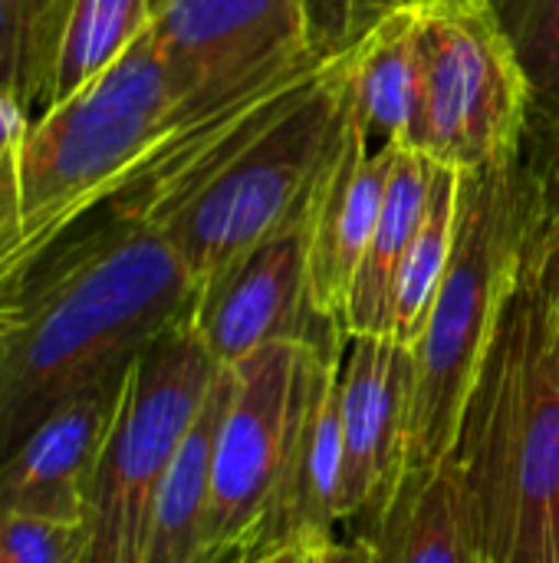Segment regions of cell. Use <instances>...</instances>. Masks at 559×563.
I'll list each match as a JSON object with an SVG mask.
<instances>
[{"label":"cell","instance_id":"6da1fadb","mask_svg":"<svg viewBox=\"0 0 559 563\" xmlns=\"http://www.w3.org/2000/svg\"><path fill=\"white\" fill-rule=\"evenodd\" d=\"M194 294L152 224L99 208L63 234L0 297V462L66 402L128 376Z\"/></svg>","mask_w":559,"mask_h":563},{"label":"cell","instance_id":"7a4b0ae2","mask_svg":"<svg viewBox=\"0 0 559 563\" xmlns=\"http://www.w3.org/2000/svg\"><path fill=\"white\" fill-rule=\"evenodd\" d=\"M451 459L481 563H559V313L540 267L537 218Z\"/></svg>","mask_w":559,"mask_h":563},{"label":"cell","instance_id":"3957f363","mask_svg":"<svg viewBox=\"0 0 559 563\" xmlns=\"http://www.w3.org/2000/svg\"><path fill=\"white\" fill-rule=\"evenodd\" d=\"M152 26L92 82L40 112L23 139V247L0 297L76 224L119 195L198 106Z\"/></svg>","mask_w":559,"mask_h":563},{"label":"cell","instance_id":"277c9868","mask_svg":"<svg viewBox=\"0 0 559 563\" xmlns=\"http://www.w3.org/2000/svg\"><path fill=\"white\" fill-rule=\"evenodd\" d=\"M537 185L517 158L458 172L455 247L415 350V396L409 412V465H438L451 455L468 393L514 287Z\"/></svg>","mask_w":559,"mask_h":563},{"label":"cell","instance_id":"5b68a950","mask_svg":"<svg viewBox=\"0 0 559 563\" xmlns=\"http://www.w3.org/2000/svg\"><path fill=\"white\" fill-rule=\"evenodd\" d=\"M346 66L349 49L336 53L287 112L155 224L194 287L316 205L349 125Z\"/></svg>","mask_w":559,"mask_h":563},{"label":"cell","instance_id":"8992f818","mask_svg":"<svg viewBox=\"0 0 559 563\" xmlns=\"http://www.w3.org/2000/svg\"><path fill=\"white\" fill-rule=\"evenodd\" d=\"M415 109L405 145L448 168L517 158L534 89L497 0H409Z\"/></svg>","mask_w":559,"mask_h":563},{"label":"cell","instance_id":"52a82bcc","mask_svg":"<svg viewBox=\"0 0 559 563\" xmlns=\"http://www.w3.org/2000/svg\"><path fill=\"white\" fill-rule=\"evenodd\" d=\"M217 373L191 313L138 353L86 495L82 563H142L155 495Z\"/></svg>","mask_w":559,"mask_h":563},{"label":"cell","instance_id":"ba28073f","mask_svg":"<svg viewBox=\"0 0 559 563\" xmlns=\"http://www.w3.org/2000/svg\"><path fill=\"white\" fill-rule=\"evenodd\" d=\"M343 346L267 343L237 366L224 406L214 459L201 563L254 558L260 531L290 478L306 416Z\"/></svg>","mask_w":559,"mask_h":563},{"label":"cell","instance_id":"9c48e42d","mask_svg":"<svg viewBox=\"0 0 559 563\" xmlns=\"http://www.w3.org/2000/svg\"><path fill=\"white\" fill-rule=\"evenodd\" d=\"M313 214L316 205L198 287L191 323L221 366H237L260 346L280 340L316 350L343 346L346 327L320 317L310 303Z\"/></svg>","mask_w":559,"mask_h":563},{"label":"cell","instance_id":"30bf717a","mask_svg":"<svg viewBox=\"0 0 559 563\" xmlns=\"http://www.w3.org/2000/svg\"><path fill=\"white\" fill-rule=\"evenodd\" d=\"M336 521L362 538L409 465L415 350L389 333H346L339 369Z\"/></svg>","mask_w":559,"mask_h":563},{"label":"cell","instance_id":"8fae6325","mask_svg":"<svg viewBox=\"0 0 559 563\" xmlns=\"http://www.w3.org/2000/svg\"><path fill=\"white\" fill-rule=\"evenodd\" d=\"M152 33L188 99L313 56L303 0H152Z\"/></svg>","mask_w":559,"mask_h":563},{"label":"cell","instance_id":"7c38bea8","mask_svg":"<svg viewBox=\"0 0 559 563\" xmlns=\"http://www.w3.org/2000/svg\"><path fill=\"white\" fill-rule=\"evenodd\" d=\"M125 383L128 376L76 396L46 416L20 442V449L0 462L3 511L82 525L86 495L115 426Z\"/></svg>","mask_w":559,"mask_h":563},{"label":"cell","instance_id":"4fadbf2b","mask_svg":"<svg viewBox=\"0 0 559 563\" xmlns=\"http://www.w3.org/2000/svg\"><path fill=\"white\" fill-rule=\"evenodd\" d=\"M395 155L399 145L369 152L362 132L349 119L343 148L320 188L310 228V303L320 317L343 327L349 290L372 241Z\"/></svg>","mask_w":559,"mask_h":563},{"label":"cell","instance_id":"5bb4252c","mask_svg":"<svg viewBox=\"0 0 559 563\" xmlns=\"http://www.w3.org/2000/svg\"><path fill=\"white\" fill-rule=\"evenodd\" d=\"M362 541L372 563H481L455 459L405 468Z\"/></svg>","mask_w":559,"mask_h":563},{"label":"cell","instance_id":"9a60e30c","mask_svg":"<svg viewBox=\"0 0 559 563\" xmlns=\"http://www.w3.org/2000/svg\"><path fill=\"white\" fill-rule=\"evenodd\" d=\"M234 389L231 366H221L194 426L181 439L155 495L142 563H201L211 501V459L224 406Z\"/></svg>","mask_w":559,"mask_h":563},{"label":"cell","instance_id":"2e32d148","mask_svg":"<svg viewBox=\"0 0 559 563\" xmlns=\"http://www.w3.org/2000/svg\"><path fill=\"white\" fill-rule=\"evenodd\" d=\"M432 168H435L432 158H425L409 145H399L372 241L366 247V257L349 290L346 333H389L395 277L425 218Z\"/></svg>","mask_w":559,"mask_h":563},{"label":"cell","instance_id":"e0dca14e","mask_svg":"<svg viewBox=\"0 0 559 563\" xmlns=\"http://www.w3.org/2000/svg\"><path fill=\"white\" fill-rule=\"evenodd\" d=\"M346 102L369 152L405 145L415 109V16L409 3L382 16L349 49Z\"/></svg>","mask_w":559,"mask_h":563},{"label":"cell","instance_id":"ac0fdd59","mask_svg":"<svg viewBox=\"0 0 559 563\" xmlns=\"http://www.w3.org/2000/svg\"><path fill=\"white\" fill-rule=\"evenodd\" d=\"M455 221H458V168L435 162L425 218L399 267L395 290H392L389 336H395L405 346L418 343L428 323V313L435 307V297L441 290L451 247H455Z\"/></svg>","mask_w":559,"mask_h":563},{"label":"cell","instance_id":"d6986e66","mask_svg":"<svg viewBox=\"0 0 559 563\" xmlns=\"http://www.w3.org/2000/svg\"><path fill=\"white\" fill-rule=\"evenodd\" d=\"M72 0H0V92L46 112Z\"/></svg>","mask_w":559,"mask_h":563},{"label":"cell","instance_id":"ffe728a7","mask_svg":"<svg viewBox=\"0 0 559 563\" xmlns=\"http://www.w3.org/2000/svg\"><path fill=\"white\" fill-rule=\"evenodd\" d=\"M148 26L152 0H72L56 56L49 106L69 99L105 73Z\"/></svg>","mask_w":559,"mask_h":563},{"label":"cell","instance_id":"44dd1931","mask_svg":"<svg viewBox=\"0 0 559 563\" xmlns=\"http://www.w3.org/2000/svg\"><path fill=\"white\" fill-rule=\"evenodd\" d=\"M527 69L534 99L559 106V0H517L514 16H501Z\"/></svg>","mask_w":559,"mask_h":563},{"label":"cell","instance_id":"7402d4cb","mask_svg":"<svg viewBox=\"0 0 559 563\" xmlns=\"http://www.w3.org/2000/svg\"><path fill=\"white\" fill-rule=\"evenodd\" d=\"M30 115L16 99L0 92V284L13 271L23 247V139L30 129Z\"/></svg>","mask_w":559,"mask_h":563},{"label":"cell","instance_id":"603a6c76","mask_svg":"<svg viewBox=\"0 0 559 563\" xmlns=\"http://www.w3.org/2000/svg\"><path fill=\"white\" fill-rule=\"evenodd\" d=\"M86 528L0 508V563H82Z\"/></svg>","mask_w":559,"mask_h":563},{"label":"cell","instance_id":"cb8c5ba5","mask_svg":"<svg viewBox=\"0 0 559 563\" xmlns=\"http://www.w3.org/2000/svg\"><path fill=\"white\" fill-rule=\"evenodd\" d=\"M405 0H346V23H349V46H356L382 16H389Z\"/></svg>","mask_w":559,"mask_h":563},{"label":"cell","instance_id":"d4e9b609","mask_svg":"<svg viewBox=\"0 0 559 563\" xmlns=\"http://www.w3.org/2000/svg\"><path fill=\"white\" fill-rule=\"evenodd\" d=\"M537 238H540V267H544V280L550 290V300L559 313V231H554L544 214H537Z\"/></svg>","mask_w":559,"mask_h":563},{"label":"cell","instance_id":"484cf974","mask_svg":"<svg viewBox=\"0 0 559 563\" xmlns=\"http://www.w3.org/2000/svg\"><path fill=\"white\" fill-rule=\"evenodd\" d=\"M313 563H372V551L362 538H329L313 551Z\"/></svg>","mask_w":559,"mask_h":563},{"label":"cell","instance_id":"4316f807","mask_svg":"<svg viewBox=\"0 0 559 563\" xmlns=\"http://www.w3.org/2000/svg\"><path fill=\"white\" fill-rule=\"evenodd\" d=\"M320 544H310V541H290V544H277L257 558H250L247 563H313V551Z\"/></svg>","mask_w":559,"mask_h":563},{"label":"cell","instance_id":"83f0119b","mask_svg":"<svg viewBox=\"0 0 559 563\" xmlns=\"http://www.w3.org/2000/svg\"><path fill=\"white\" fill-rule=\"evenodd\" d=\"M247 561H250V558H244V561H237V563H247Z\"/></svg>","mask_w":559,"mask_h":563},{"label":"cell","instance_id":"f1b7e54d","mask_svg":"<svg viewBox=\"0 0 559 563\" xmlns=\"http://www.w3.org/2000/svg\"><path fill=\"white\" fill-rule=\"evenodd\" d=\"M405 3H409V0H405Z\"/></svg>","mask_w":559,"mask_h":563}]
</instances>
